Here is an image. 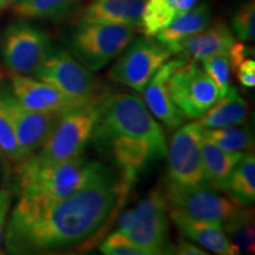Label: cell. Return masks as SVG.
I'll return each mask as SVG.
<instances>
[{"instance_id": "e575fe53", "label": "cell", "mask_w": 255, "mask_h": 255, "mask_svg": "<svg viewBox=\"0 0 255 255\" xmlns=\"http://www.w3.org/2000/svg\"><path fill=\"white\" fill-rule=\"evenodd\" d=\"M8 194V191L7 190H4V189H0V200L2 199V197H4L5 195H7Z\"/></svg>"}, {"instance_id": "9c48e42d", "label": "cell", "mask_w": 255, "mask_h": 255, "mask_svg": "<svg viewBox=\"0 0 255 255\" xmlns=\"http://www.w3.org/2000/svg\"><path fill=\"white\" fill-rule=\"evenodd\" d=\"M202 137L203 128L199 121L177 128L167 149L168 177L165 182L187 188L209 186L203 170Z\"/></svg>"}, {"instance_id": "30bf717a", "label": "cell", "mask_w": 255, "mask_h": 255, "mask_svg": "<svg viewBox=\"0 0 255 255\" xmlns=\"http://www.w3.org/2000/svg\"><path fill=\"white\" fill-rule=\"evenodd\" d=\"M171 57L173 53L167 47L144 36L131 41L122 51L110 69L109 77L143 94L155 72Z\"/></svg>"}, {"instance_id": "ac0fdd59", "label": "cell", "mask_w": 255, "mask_h": 255, "mask_svg": "<svg viewBox=\"0 0 255 255\" xmlns=\"http://www.w3.org/2000/svg\"><path fill=\"white\" fill-rule=\"evenodd\" d=\"M145 0H91L78 15V23L130 25L138 27Z\"/></svg>"}, {"instance_id": "e0dca14e", "label": "cell", "mask_w": 255, "mask_h": 255, "mask_svg": "<svg viewBox=\"0 0 255 255\" xmlns=\"http://www.w3.org/2000/svg\"><path fill=\"white\" fill-rule=\"evenodd\" d=\"M169 216L184 237L206 250L220 255L238 254V251L233 247L222 226L219 223L193 219L173 207H169Z\"/></svg>"}, {"instance_id": "cb8c5ba5", "label": "cell", "mask_w": 255, "mask_h": 255, "mask_svg": "<svg viewBox=\"0 0 255 255\" xmlns=\"http://www.w3.org/2000/svg\"><path fill=\"white\" fill-rule=\"evenodd\" d=\"M226 193L239 205L248 207L255 201V157L247 152L239 162L229 178Z\"/></svg>"}, {"instance_id": "7a4b0ae2", "label": "cell", "mask_w": 255, "mask_h": 255, "mask_svg": "<svg viewBox=\"0 0 255 255\" xmlns=\"http://www.w3.org/2000/svg\"><path fill=\"white\" fill-rule=\"evenodd\" d=\"M91 141L120 169L121 182L129 188L148 165L167 156L163 128L141 98L126 92L105 96Z\"/></svg>"}, {"instance_id": "4dcf8cb0", "label": "cell", "mask_w": 255, "mask_h": 255, "mask_svg": "<svg viewBox=\"0 0 255 255\" xmlns=\"http://www.w3.org/2000/svg\"><path fill=\"white\" fill-rule=\"evenodd\" d=\"M237 77L245 88L255 87V62L254 59L245 58L237 68Z\"/></svg>"}, {"instance_id": "1f68e13d", "label": "cell", "mask_w": 255, "mask_h": 255, "mask_svg": "<svg viewBox=\"0 0 255 255\" xmlns=\"http://www.w3.org/2000/svg\"><path fill=\"white\" fill-rule=\"evenodd\" d=\"M173 254L178 255H202L207 254V252L202 251L201 248L196 247L195 245L191 244V242L180 239L177 241V244L173 246Z\"/></svg>"}, {"instance_id": "8992f818", "label": "cell", "mask_w": 255, "mask_h": 255, "mask_svg": "<svg viewBox=\"0 0 255 255\" xmlns=\"http://www.w3.org/2000/svg\"><path fill=\"white\" fill-rule=\"evenodd\" d=\"M135 32L130 25L78 23L70 37V52L90 71H98L122 53Z\"/></svg>"}, {"instance_id": "d6986e66", "label": "cell", "mask_w": 255, "mask_h": 255, "mask_svg": "<svg viewBox=\"0 0 255 255\" xmlns=\"http://www.w3.org/2000/svg\"><path fill=\"white\" fill-rule=\"evenodd\" d=\"M201 152L207 182L214 189L226 193L232 173L247 152L223 150L205 136L201 143Z\"/></svg>"}, {"instance_id": "6da1fadb", "label": "cell", "mask_w": 255, "mask_h": 255, "mask_svg": "<svg viewBox=\"0 0 255 255\" xmlns=\"http://www.w3.org/2000/svg\"><path fill=\"white\" fill-rule=\"evenodd\" d=\"M127 194L120 181L114 180L57 201L19 197L5 227L6 250L12 254L71 250L100 232Z\"/></svg>"}, {"instance_id": "9a60e30c", "label": "cell", "mask_w": 255, "mask_h": 255, "mask_svg": "<svg viewBox=\"0 0 255 255\" xmlns=\"http://www.w3.org/2000/svg\"><path fill=\"white\" fill-rule=\"evenodd\" d=\"M177 56L178 57L174 59H168L155 72V75L152 76L143 91L145 107L148 108V110L155 119H157L171 131L176 130L187 121L182 113L177 109L174 102L171 101L167 84L171 73L189 59L186 56Z\"/></svg>"}, {"instance_id": "5bb4252c", "label": "cell", "mask_w": 255, "mask_h": 255, "mask_svg": "<svg viewBox=\"0 0 255 255\" xmlns=\"http://www.w3.org/2000/svg\"><path fill=\"white\" fill-rule=\"evenodd\" d=\"M9 88L24 107L32 111L60 115L88 100H76L47 83L27 75L12 73ZM92 98V97H91ZM90 100V98H89Z\"/></svg>"}, {"instance_id": "d6a6232c", "label": "cell", "mask_w": 255, "mask_h": 255, "mask_svg": "<svg viewBox=\"0 0 255 255\" xmlns=\"http://www.w3.org/2000/svg\"><path fill=\"white\" fill-rule=\"evenodd\" d=\"M11 205V194H7L0 200V253H1V245L4 240V233L6 227V218Z\"/></svg>"}, {"instance_id": "2e32d148", "label": "cell", "mask_w": 255, "mask_h": 255, "mask_svg": "<svg viewBox=\"0 0 255 255\" xmlns=\"http://www.w3.org/2000/svg\"><path fill=\"white\" fill-rule=\"evenodd\" d=\"M237 43V38L228 25L223 21H216L213 25L209 24L203 31L177 44L173 50V56L182 55L189 59L201 62L210 56H229Z\"/></svg>"}, {"instance_id": "603a6c76", "label": "cell", "mask_w": 255, "mask_h": 255, "mask_svg": "<svg viewBox=\"0 0 255 255\" xmlns=\"http://www.w3.org/2000/svg\"><path fill=\"white\" fill-rule=\"evenodd\" d=\"M82 0H19L12 6L14 14L23 19L62 20L77 8Z\"/></svg>"}, {"instance_id": "8fae6325", "label": "cell", "mask_w": 255, "mask_h": 255, "mask_svg": "<svg viewBox=\"0 0 255 255\" xmlns=\"http://www.w3.org/2000/svg\"><path fill=\"white\" fill-rule=\"evenodd\" d=\"M32 77L52 85L76 100H89L103 91L94 72L62 49L53 50Z\"/></svg>"}, {"instance_id": "52a82bcc", "label": "cell", "mask_w": 255, "mask_h": 255, "mask_svg": "<svg viewBox=\"0 0 255 255\" xmlns=\"http://www.w3.org/2000/svg\"><path fill=\"white\" fill-rule=\"evenodd\" d=\"M171 101L187 120H200L222 97L199 62L188 59L168 79Z\"/></svg>"}, {"instance_id": "f1b7e54d", "label": "cell", "mask_w": 255, "mask_h": 255, "mask_svg": "<svg viewBox=\"0 0 255 255\" xmlns=\"http://www.w3.org/2000/svg\"><path fill=\"white\" fill-rule=\"evenodd\" d=\"M0 154L14 164L26 157L13 128L1 114H0Z\"/></svg>"}, {"instance_id": "7402d4cb", "label": "cell", "mask_w": 255, "mask_h": 255, "mask_svg": "<svg viewBox=\"0 0 255 255\" xmlns=\"http://www.w3.org/2000/svg\"><path fill=\"white\" fill-rule=\"evenodd\" d=\"M248 120V105L234 87L216 102L200 119L203 129L244 126Z\"/></svg>"}, {"instance_id": "7c38bea8", "label": "cell", "mask_w": 255, "mask_h": 255, "mask_svg": "<svg viewBox=\"0 0 255 255\" xmlns=\"http://www.w3.org/2000/svg\"><path fill=\"white\" fill-rule=\"evenodd\" d=\"M163 194L169 207L193 219L221 226L242 207L210 186L187 188L165 182Z\"/></svg>"}, {"instance_id": "277c9868", "label": "cell", "mask_w": 255, "mask_h": 255, "mask_svg": "<svg viewBox=\"0 0 255 255\" xmlns=\"http://www.w3.org/2000/svg\"><path fill=\"white\" fill-rule=\"evenodd\" d=\"M108 94L105 90L101 91L90 100L60 114L46 141L32 155L46 163H57L82 156L91 142Z\"/></svg>"}, {"instance_id": "44dd1931", "label": "cell", "mask_w": 255, "mask_h": 255, "mask_svg": "<svg viewBox=\"0 0 255 255\" xmlns=\"http://www.w3.org/2000/svg\"><path fill=\"white\" fill-rule=\"evenodd\" d=\"M210 20H212V14H210L209 6L207 4L195 5L186 13L175 19L169 26L158 32L155 38L159 44L167 47L173 53V50L177 44L205 30L210 24Z\"/></svg>"}, {"instance_id": "ffe728a7", "label": "cell", "mask_w": 255, "mask_h": 255, "mask_svg": "<svg viewBox=\"0 0 255 255\" xmlns=\"http://www.w3.org/2000/svg\"><path fill=\"white\" fill-rule=\"evenodd\" d=\"M196 4L197 0H145L139 30L145 37H155Z\"/></svg>"}, {"instance_id": "836d02e7", "label": "cell", "mask_w": 255, "mask_h": 255, "mask_svg": "<svg viewBox=\"0 0 255 255\" xmlns=\"http://www.w3.org/2000/svg\"><path fill=\"white\" fill-rule=\"evenodd\" d=\"M19 0H0V12L5 11L6 8L12 7Z\"/></svg>"}, {"instance_id": "d4e9b609", "label": "cell", "mask_w": 255, "mask_h": 255, "mask_svg": "<svg viewBox=\"0 0 255 255\" xmlns=\"http://www.w3.org/2000/svg\"><path fill=\"white\" fill-rule=\"evenodd\" d=\"M222 228L233 247L238 251V254L241 252L253 253L255 247L253 210L242 206L232 218L223 223Z\"/></svg>"}, {"instance_id": "484cf974", "label": "cell", "mask_w": 255, "mask_h": 255, "mask_svg": "<svg viewBox=\"0 0 255 255\" xmlns=\"http://www.w3.org/2000/svg\"><path fill=\"white\" fill-rule=\"evenodd\" d=\"M203 136L227 151L250 152L254 149V138L247 127L229 126L203 129Z\"/></svg>"}, {"instance_id": "5b68a950", "label": "cell", "mask_w": 255, "mask_h": 255, "mask_svg": "<svg viewBox=\"0 0 255 255\" xmlns=\"http://www.w3.org/2000/svg\"><path fill=\"white\" fill-rule=\"evenodd\" d=\"M117 231L146 255L173 254L169 241V207L163 191L155 188L136 207L124 212Z\"/></svg>"}, {"instance_id": "3957f363", "label": "cell", "mask_w": 255, "mask_h": 255, "mask_svg": "<svg viewBox=\"0 0 255 255\" xmlns=\"http://www.w3.org/2000/svg\"><path fill=\"white\" fill-rule=\"evenodd\" d=\"M114 180L109 168L83 155L46 163L30 154L15 164L19 196L30 200H62L87 187Z\"/></svg>"}, {"instance_id": "4316f807", "label": "cell", "mask_w": 255, "mask_h": 255, "mask_svg": "<svg viewBox=\"0 0 255 255\" xmlns=\"http://www.w3.org/2000/svg\"><path fill=\"white\" fill-rule=\"evenodd\" d=\"M202 64V69L207 75L213 79L218 87L220 94L223 97L231 88V75L234 70L232 60L228 55H215L207 57L200 62Z\"/></svg>"}, {"instance_id": "4fadbf2b", "label": "cell", "mask_w": 255, "mask_h": 255, "mask_svg": "<svg viewBox=\"0 0 255 255\" xmlns=\"http://www.w3.org/2000/svg\"><path fill=\"white\" fill-rule=\"evenodd\" d=\"M0 114L13 128L26 156L36 152L43 145L59 116L27 109L6 84H0Z\"/></svg>"}, {"instance_id": "ba28073f", "label": "cell", "mask_w": 255, "mask_h": 255, "mask_svg": "<svg viewBox=\"0 0 255 255\" xmlns=\"http://www.w3.org/2000/svg\"><path fill=\"white\" fill-rule=\"evenodd\" d=\"M1 57L12 73L32 76L53 51L50 37L26 21L12 23L1 38Z\"/></svg>"}, {"instance_id": "83f0119b", "label": "cell", "mask_w": 255, "mask_h": 255, "mask_svg": "<svg viewBox=\"0 0 255 255\" xmlns=\"http://www.w3.org/2000/svg\"><path fill=\"white\" fill-rule=\"evenodd\" d=\"M232 32L241 41H253L255 37L254 0L241 4L232 15Z\"/></svg>"}, {"instance_id": "f546056e", "label": "cell", "mask_w": 255, "mask_h": 255, "mask_svg": "<svg viewBox=\"0 0 255 255\" xmlns=\"http://www.w3.org/2000/svg\"><path fill=\"white\" fill-rule=\"evenodd\" d=\"M100 251L105 255H146L142 248L119 231L113 232L102 241Z\"/></svg>"}]
</instances>
